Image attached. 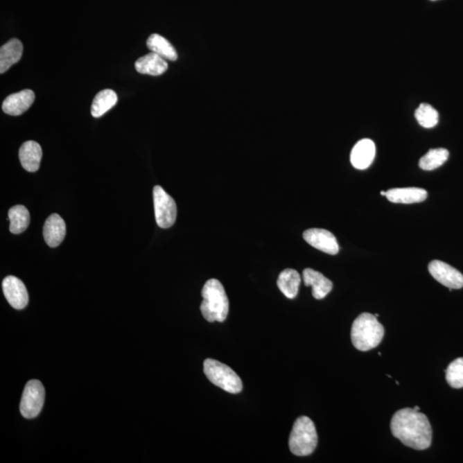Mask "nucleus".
Listing matches in <instances>:
<instances>
[{"label": "nucleus", "mask_w": 463, "mask_h": 463, "mask_svg": "<svg viewBox=\"0 0 463 463\" xmlns=\"http://www.w3.org/2000/svg\"><path fill=\"white\" fill-rule=\"evenodd\" d=\"M390 429L404 446L414 450H426L432 444L433 430L428 418L414 408L397 411L390 422Z\"/></svg>", "instance_id": "1"}, {"label": "nucleus", "mask_w": 463, "mask_h": 463, "mask_svg": "<svg viewBox=\"0 0 463 463\" xmlns=\"http://www.w3.org/2000/svg\"><path fill=\"white\" fill-rule=\"evenodd\" d=\"M202 297L200 310L206 320L211 323H222L226 320L229 312V302L225 289L218 280L206 281L202 288Z\"/></svg>", "instance_id": "2"}, {"label": "nucleus", "mask_w": 463, "mask_h": 463, "mask_svg": "<svg viewBox=\"0 0 463 463\" xmlns=\"http://www.w3.org/2000/svg\"><path fill=\"white\" fill-rule=\"evenodd\" d=\"M385 328L377 317L371 313L360 314L354 320L351 330V340L356 349L367 352L374 349L382 342Z\"/></svg>", "instance_id": "3"}, {"label": "nucleus", "mask_w": 463, "mask_h": 463, "mask_svg": "<svg viewBox=\"0 0 463 463\" xmlns=\"http://www.w3.org/2000/svg\"><path fill=\"white\" fill-rule=\"evenodd\" d=\"M317 446V434L312 419L302 416L296 419L289 437V448L292 454L306 457L313 453Z\"/></svg>", "instance_id": "4"}, {"label": "nucleus", "mask_w": 463, "mask_h": 463, "mask_svg": "<svg viewBox=\"0 0 463 463\" xmlns=\"http://www.w3.org/2000/svg\"><path fill=\"white\" fill-rule=\"evenodd\" d=\"M206 377L213 385L231 394H238L243 389V383L233 369L220 361L207 359L204 363Z\"/></svg>", "instance_id": "5"}, {"label": "nucleus", "mask_w": 463, "mask_h": 463, "mask_svg": "<svg viewBox=\"0 0 463 463\" xmlns=\"http://www.w3.org/2000/svg\"><path fill=\"white\" fill-rule=\"evenodd\" d=\"M153 196L157 225L161 229H169L176 220V202L160 186H155Z\"/></svg>", "instance_id": "6"}, {"label": "nucleus", "mask_w": 463, "mask_h": 463, "mask_svg": "<svg viewBox=\"0 0 463 463\" xmlns=\"http://www.w3.org/2000/svg\"><path fill=\"white\" fill-rule=\"evenodd\" d=\"M45 389L39 381L28 382L25 386L20 403L21 415L26 419H34L38 416L44 405Z\"/></svg>", "instance_id": "7"}, {"label": "nucleus", "mask_w": 463, "mask_h": 463, "mask_svg": "<svg viewBox=\"0 0 463 463\" xmlns=\"http://www.w3.org/2000/svg\"><path fill=\"white\" fill-rule=\"evenodd\" d=\"M428 270L434 279L448 288L460 289L463 287L462 274L448 263L433 260L429 263Z\"/></svg>", "instance_id": "8"}, {"label": "nucleus", "mask_w": 463, "mask_h": 463, "mask_svg": "<svg viewBox=\"0 0 463 463\" xmlns=\"http://www.w3.org/2000/svg\"><path fill=\"white\" fill-rule=\"evenodd\" d=\"M303 238L313 247L327 254L335 255L339 252L338 242L330 231L321 229L306 230Z\"/></svg>", "instance_id": "9"}, {"label": "nucleus", "mask_w": 463, "mask_h": 463, "mask_svg": "<svg viewBox=\"0 0 463 463\" xmlns=\"http://www.w3.org/2000/svg\"><path fill=\"white\" fill-rule=\"evenodd\" d=\"M2 286L3 295L13 308L21 310L27 306L28 295L23 281L15 277L9 276L3 279Z\"/></svg>", "instance_id": "10"}, {"label": "nucleus", "mask_w": 463, "mask_h": 463, "mask_svg": "<svg viewBox=\"0 0 463 463\" xmlns=\"http://www.w3.org/2000/svg\"><path fill=\"white\" fill-rule=\"evenodd\" d=\"M375 155L376 146L374 141L367 139L360 140L351 152V164L356 169H367L374 162Z\"/></svg>", "instance_id": "11"}, {"label": "nucleus", "mask_w": 463, "mask_h": 463, "mask_svg": "<svg viewBox=\"0 0 463 463\" xmlns=\"http://www.w3.org/2000/svg\"><path fill=\"white\" fill-rule=\"evenodd\" d=\"M35 101V94L30 89L21 90L12 94L3 101L2 110L6 114L12 116L21 115L31 107Z\"/></svg>", "instance_id": "12"}, {"label": "nucleus", "mask_w": 463, "mask_h": 463, "mask_svg": "<svg viewBox=\"0 0 463 463\" xmlns=\"http://www.w3.org/2000/svg\"><path fill=\"white\" fill-rule=\"evenodd\" d=\"M67 234V226L64 220L58 214L51 215L43 227V236L50 247H57L64 241Z\"/></svg>", "instance_id": "13"}, {"label": "nucleus", "mask_w": 463, "mask_h": 463, "mask_svg": "<svg viewBox=\"0 0 463 463\" xmlns=\"http://www.w3.org/2000/svg\"><path fill=\"white\" fill-rule=\"evenodd\" d=\"M303 281L306 287L313 288V295L316 299L326 297L333 288L332 282L328 278L313 269H306L303 271Z\"/></svg>", "instance_id": "14"}, {"label": "nucleus", "mask_w": 463, "mask_h": 463, "mask_svg": "<svg viewBox=\"0 0 463 463\" xmlns=\"http://www.w3.org/2000/svg\"><path fill=\"white\" fill-rule=\"evenodd\" d=\"M387 199L395 204H411L425 201L428 191L421 188H395L386 191Z\"/></svg>", "instance_id": "15"}, {"label": "nucleus", "mask_w": 463, "mask_h": 463, "mask_svg": "<svg viewBox=\"0 0 463 463\" xmlns=\"http://www.w3.org/2000/svg\"><path fill=\"white\" fill-rule=\"evenodd\" d=\"M42 150L35 141H27L21 146L19 159L21 166L28 172L37 171L41 164Z\"/></svg>", "instance_id": "16"}, {"label": "nucleus", "mask_w": 463, "mask_h": 463, "mask_svg": "<svg viewBox=\"0 0 463 463\" xmlns=\"http://www.w3.org/2000/svg\"><path fill=\"white\" fill-rule=\"evenodd\" d=\"M24 46L19 40L12 39L0 49V73H5L21 60Z\"/></svg>", "instance_id": "17"}, {"label": "nucleus", "mask_w": 463, "mask_h": 463, "mask_svg": "<svg viewBox=\"0 0 463 463\" xmlns=\"http://www.w3.org/2000/svg\"><path fill=\"white\" fill-rule=\"evenodd\" d=\"M135 68L141 74L160 76L168 70V64L166 60L153 52L147 55L139 58L136 61Z\"/></svg>", "instance_id": "18"}, {"label": "nucleus", "mask_w": 463, "mask_h": 463, "mask_svg": "<svg viewBox=\"0 0 463 463\" xmlns=\"http://www.w3.org/2000/svg\"><path fill=\"white\" fill-rule=\"evenodd\" d=\"M300 278L298 271L292 269H287L280 274L277 280V286L286 297L295 299L298 295Z\"/></svg>", "instance_id": "19"}, {"label": "nucleus", "mask_w": 463, "mask_h": 463, "mask_svg": "<svg viewBox=\"0 0 463 463\" xmlns=\"http://www.w3.org/2000/svg\"><path fill=\"white\" fill-rule=\"evenodd\" d=\"M147 46L152 52L165 60L175 61L178 55L173 46L160 35L153 34L148 38Z\"/></svg>", "instance_id": "20"}, {"label": "nucleus", "mask_w": 463, "mask_h": 463, "mask_svg": "<svg viewBox=\"0 0 463 463\" xmlns=\"http://www.w3.org/2000/svg\"><path fill=\"white\" fill-rule=\"evenodd\" d=\"M118 96L114 90L104 89L99 92L93 101L91 114L93 117L100 118L110 111L117 103Z\"/></svg>", "instance_id": "21"}, {"label": "nucleus", "mask_w": 463, "mask_h": 463, "mask_svg": "<svg viewBox=\"0 0 463 463\" xmlns=\"http://www.w3.org/2000/svg\"><path fill=\"white\" fill-rule=\"evenodd\" d=\"M10 231L14 234H19L27 229L30 222V212L23 205H16L8 213Z\"/></svg>", "instance_id": "22"}, {"label": "nucleus", "mask_w": 463, "mask_h": 463, "mask_svg": "<svg viewBox=\"0 0 463 463\" xmlns=\"http://www.w3.org/2000/svg\"><path fill=\"white\" fill-rule=\"evenodd\" d=\"M448 158V151L446 149L439 148V149L430 150L419 160V168L426 171H432L446 164Z\"/></svg>", "instance_id": "23"}, {"label": "nucleus", "mask_w": 463, "mask_h": 463, "mask_svg": "<svg viewBox=\"0 0 463 463\" xmlns=\"http://www.w3.org/2000/svg\"><path fill=\"white\" fill-rule=\"evenodd\" d=\"M416 121L424 128H433L439 123V115L437 111L429 104L419 105L414 113Z\"/></svg>", "instance_id": "24"}, {"label": "nucleus", "mask_w": 463, "mask_h": 463, "mask_svg": "<svg viewBox=\"0 0 463 463\" xmlns=\"http://www.w3.org/2000/svg\"><path fill=\"white\" fill-rule=\"evenodd\" d=\"M446 381L452 388H463V358L452 361L446 369Z\"/></svg>", "instance_id": "25"}, {"label": "nucleus", "mask_w": 463, "mask_h": 463, "mask_svg": "<svg viewBox=\"0 0 463 463\" xmlns=\"http://www.w3.org/2000/svg\"><path fill=\"white\" fill-rule=\"evenodd\" d=\"M381 194L383 195V196H386V191H381Z\"/></svg>", "instance_id": "26"}, {"label": "nucleus", "mask_w": 463, "mask_h": 463, "mask_svg": "<svg viewBox=\"0 0 463 463\" xmlns=\"http://www.w3.org/2000/svg\"><path fill=\"white\" fill-rule=\"evenodd\" d=\"M414 410H418V411H419V410H421V408H419V407L416 406V407H414Z\"/></svg>", "instance_id": "27"}, {"label": "nucleus", "mask_w": 463, "mask_h": 463, "mask_svg": "<svg viewBox=\"0 0 463 463\" xmlns=\"http://www.w3.org/2000/svg\"><path fill=\"white\" fill-rule=\"evenodd\" d=\"M433 1H435V0H433Z\"/></svg>", "instance_id": "28"}]
</instances>
